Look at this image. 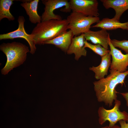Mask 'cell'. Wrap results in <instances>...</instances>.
Returning <instances> with one entry per match:
<instances>
[{
	"instance_id": "1",
	"label": "cell",
	"mask_w": 128,
	"mask_h": 128,
	"mask_svg": "<svg viewBox=\"0 0 128 128\" xmlns=\"http://www.w3.org/2000/svg\"><path fill=\"white\" fill-rule=\"evenodd\" d=\"M110 74L104 78L95 81L93 83L94 89L98 101L103 102L106 105L110 107L114 101L117 100L116 86L119 84L122 86L128 76V70L123 73L110 70Z\"/></svg>"
},
{
	"instance_id": "2",
	"label": "cell",
	"mask_w": 128,
	"mask_h": 128,
	"mask_svg": "<svg viewBox=\"0 0 128 128\" xmlns=\"http://www.w3.org/2000/svg\"><path fill=\"white\" fill-rule=\"evenodd\" d=\"M69 22L67 19H52L37 24L31 34L36 44H44L67 31Z\"/></svg>"
},
{
	"instance_id": "3",
	"label": "cell",
	"mask_w": 128,
	"mask_h": 128,
	"mask_svg": "<svg viewBox=\"0 0 128 128\" xmlns=\"http://www.w3.org/2000/svg\"><path fill=\"white\" fill-rule=\"evenodd\" d=\"M0 50L6 56L7 61L1 73L5 75L15 68L23 64L26 61L27 53L29 52L28 47L20 42H14L3 43L0 46Z\"/></svg>"
},
{
	"instance_id": "4",
	"label": "cell",
	"mask_w": 128,
	"mask_h": 128,
	"mask_svg": "<svg viewBox=\"0 0 128 128\" xmlns=\"http://www.w3.org/2000/svg\"><path fill=\"white\" fill-rule=\"evenodd\" d=\"M66 19L69 22L68 29L71 30L75 36L88 31L92 24L100 20L99 17L86 16L74 12L68 16Z\"/></svg>"
},
{
	"instance_id": "5",
	"label": "cell",
	"mask_w": 128,
	"mask_h": 128,
	"mask_svg": "<svg viewBox=\"0 0 128 128\" xmlns=\"http://www.w3.org/2000/svg\"><path fill=\"white\" fill-rule=\"evenodd\" d=\"M121 104L120 101L117 99L114 101V106L111 109L107 110L102 106L100 107L98 110L99 123L102 125L108 121L109 126H112L121 120L127 121L128 123V113L125 111H120L119 108Z\"/></svg>"
},
{
	"instance_id": "6",
	"label": "cell",
	"mask_w": 128,
	"mask_h": 128,
	"mask_svg": "<svg viewBox=\"0 0 128 128\" xmlns=\"http://www.w3.org/2000/svg\"><path fill=\"white\" fill-rule=\"evenodd\" d=\"M42 3L45 5L44 11L41 16V22L52 19L61 20L62 19L59 15L54 13L56 9L62 7L60 11L66 13L69 12L71 10L69 1L67 0H42Z\"/></svg>"
},
{
	"instance_id": "7",
	"label": "cell",
	"mask_w": 128,
	"mask_h": 128,
	"mask_svg": "<svg viewBox=\"0 0 128 128\" xmlns=\"http://www.w3.org/2000/svg\"><path fill=\"white\" fill-rule=\"evenodd\" d=\"M69 1L72 12L86 16L97 17L100 15L97 0H70Z\"/></svg>"
},
{
	"instance_id": "8",
	"label": "cell",
	"mask_w": 128,
	"mask_h": 128,
	"mask_svg": "<svg viewBox=\"0 0 128 128\" xmlns=\"http://www.w3.org/2000/svg\"><path fill=\"white\" fill-rule=\"evenodd\" d=\"M18 25L16 30L5 34L0 35V40L7 39H13L17 38H22L26 40L28 43L30 48V52L33 55L36 50V44L32 35L26 33L24 28L25 19L22 16L18 17Z\"/></svg>"
},
{
	"instance_id": "9",
	"label": "cell",
	"mask_w": 128,
	"mask_h": 128,
	"mask_svg": "<svg viewBox=\"0 0 128 128\" xmlns=\"http://www.w3.org/2000/svg\"><path fill=\"white\" fill-rule=\"evenodd\" d=\"M109 38V45L110 48V53L112 58L110 70L123 73L126 71L128 66V54H124L121 51L114 47Z\"/></svg>"
},
{
	"instance_id": "10",
	"label": "cell",
	"mask_w": 128,
	"mask_h": 128,
	"mask_svg": "<svg viewBox=\"0 0 128 128\" xmlns=\"http://www.w3.org/2000/svg\"><path fill=\"white\" fill-rule=\"evenodd\" d=\"M84 34L86 41H90L95 45H100L105 49H108L110 35L106 30L101 29L97 31H93L90 30Z\"/></svg>"
},
{
	"instance_id": "11",
	"label": "cell",
	"mask_w": 128,
	"mask_h": 128,
	"mask_svg": "<svg viewBox=\"0 0 128 128\" xmlns=\"http://www.w3.org/2000/svg\"><path fill=\"white\" fill-rule=\"evenodd\" d=\"M85 40L84 33L73 37L66 53L68 55L74 54L76 60L82 56H86L87 51L84 47Z\"/></svg>"
},
{
	"instance_id": "12",
	"label": "cell",
	"mask_w": 128,
	"mask_h": 128,
	"mask_svg": "<svg viewBox=\"0 0 128 128\" xmlns=\"http://www.w3.org/2000/svg\"><path fill=\"white\" fill-rule=\"evenodd\" d=\"M74 36L71 30L66 31L53 39L46 42L44 44L54 45L66 53Z\"/></svg>"
},
{
	"instance_id": "13",
	"label": "cell",
	"mask_w": 128,
	"mask_h": 128,
	"mask_svg": "<svg viewBox=\"0 0 128 128\" xmlns=\"http://www.w3.org/2000/svg\"><path fill=\"white\" fill-rule=\"evenodd\" d=\"M104 7L106 9L112 8L115 12L113 17L118 21L123 13L128 9V0H101Z\"/></svg>"
},
{
	"instance_id": "14",
	"label": "cell",
	"mask_w": 128,
	"mask_h": 128,
	"mask_svg": "<svg viewBox=\"0 0 128 128\" xmlns=\"http://www.w3.org/2000/svg\"><path fill=\"white\" fill-rule=\"evenodd\" d=\"M20 5L25 9L29 17V20L33 24L41 22V16L38 14L37 9L39 0H23Z\"/></svg>"
},
{
	"instance_id": "15",
	"label": "cell",
	"mask_w": 128,
	"mask_h": 128,
	"mask_svg": "<svg viewBox=\"0 0 128 128\" xmlns=\"http://www.w3.org/2000/svg\"><path fill=\"white\" fill-rule=\"evenodd\" d=\"M111 55L108 53L101 57V61L100 64L96 67L92 66L89 68L90 70L95 73V78L99 80L104 78L107 75L108 70L110 66L111 62Z\"/></svg>"
},
{
	"instance_id": "16",
	"label": "cell",
	"mask_w": 128,
	"mask_h": 128,
	"mask_svg": "<svg viewBox=\"0 0 128 128\" xmlns=\"http://www.w3.org/2000/svg\"><path fill=\"white\" fill-rule=\"evenodd\" d=\"M128 22L121 23L113 18H103L92 27L100 28L106 30H112L120 28L123 30H127Z\"/></svg>"
},
{
	"instance_id": "17",
	"label": "cell",
	"mask_w": 128,
	"mask_h": 128,
	"mask_svg": "<svg viewBox=\"0 0 128 128\" xmlns=\"http://www.w3.org/2000/svg\"><path fill=\"white\" fill-rule=\"evenodd\" d=\"M13 0H0V21L6 18L9 21L14 20L15 18L10 13V9L13 4Z\"/></svg>"
},
{
	"instance_id": "18",
	"label": "cell",
	"mask_w": 128,
	"mask_h": 128,
	"mask_svg": "<svg viewBox=\"0 0 128 128\" xmlns=\"http://www.w3.org/2000/svg\"><path fill=\"white\" fill-rule=\"evenodd\" d=\"M84 47L89 48L101 57L109 53L110 52V50L105 49L100 45H93L88 42L85 39Z\"/></svg>"
},
{
	"instance_id": "19",
	"label": "cell",
	"mask_w": 128,
	"mask_h": 128,
	"mask_svg": "<svg viewBox=\"0 0 128 128\" xmlns=\"http://www.w3.org/2000/svg\"><path fill=\"white\" fill-rule=\"evenodd\" d=\"M111 42L114 47L119 48L124 51L126 54H128V40L113 39L111 40Z\"/></svg>"
},
{
	"instance_id": "20",
	"label": "cell",
	"mask_w": 128,
	"mask_h": 128,
	"mask_svg": "<svg viewBox=\"0 0 128 128\" xmlns=\"http://www.w3.org/2000/svg\"><path fill=\"white\" fill-rule=\"evenodd\" d=\"M119 122L121 128H128V123H127L126 121L121 120L119 121Z\"/></svg>"
},
{
	"instance_id": "21",
	"label": "cell",
	"mask_w": 128,
	"mask_h": 128,
	"mask_svg": "<svg viewBox=\"0 0 128 128\" xmlns=\"http://www.w3.org/2000/svg\"><path fill=\"white\" fill-rule=\"evenodd\" d=\"M125 99L126 101V105L128 106V92L120 93Z\"/></svg>"
},
{
	"instance_id": "22",
	"label": "cell",
	"mask_w": 128,
	"mask_h": 128,
	"mask_svg": "<svg viewBox=\"0 0 128 128\" xmlns=\"http://www.w3.org/2000/svg\"><path fill=\"white\" fill-rule=\"evenodd\" d=\"M101 128H121L118 126L117 125H114L113 126H107L104 127H102Z\"/></svg>"
},
{
	"instance_id": "23",
	"label": "cell",
	"mask_w": 128,
	"mask_h": 128,
	"mask_svg": "<svg viewBox=\"0 0 128 128\" xmlns=\"http://www.w3.org/2000/svg\"><path fill=\"white\" fill-rule=\"evenodd\" d=\"M127 26L128 27V24H127Z\"/></svg>"
},
{
	"instance_id": "24",
	"label": "cell",
	"mask_w": 128,
	"mask_h": 128,
	"mask_svg": "<svg viewBox=\"0 0 128 128\" xmlns=\"http://www.w3.org/2000/svg\"><path fill=\"white\" fill-rule=\"evenodd\" d=\"M127 30H128V28L127 29Z\"/></svg>"
}]
</instances>
